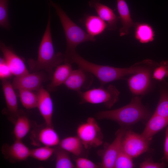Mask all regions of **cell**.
I'll return each instance as SVG.
<instances>
[{
  "mask_svg": "<svg viewBox=\"0 0 168 168\" xmlns=\"http://www.w3.org/2000/svg\"><path fill=\"white\" fill-rule=\"evenodd\" d=\"M168 126V118L154 113L141 134L146 138L152 140L154 135Z\"/></svg>",
  "mask_w": 168,
  "mask_h": 168,
  "instance_id": "ffe728a7",
  "label": "cell"
},
{
  "mask_svg": "<svg viewBox=\"0 0 168 168\" xmlns=\"http://www.w3.org/2000/svg\"><path fill=\"white\" fill-rule=\"evenodd\" d=\"M58 145L68 152L77 156L82 155L84 148L77 136L65 137L60 141Z\"/></svg>",
  "mask_w": 168,
  "mask_h": 168,
  "instance_id": "603a6c76",
  "label": "cell"
},
{
  "mask_svg": "<svg viewBox=\"0 0 168 168\" xmlns=\"http://www.w3.org/2000/svg\"><path fill=\"white\" fill-rule=\"evenodd\" d=\"M18 90L20 100L23 107L27 110L37 107L38 97L37 93L28 90Z\"/></svg>",
  "mask_w": 168,
  "mask_h": 168,
  "instance_id": "484cf974",
  "label": "cell"
},
{
  "mask_svg": "<svg viewBox=\"0 0 168 168\" xmlns=\"http://www.w3.org/2000/svg\"><path fill=\"white\" fill-rule=\"evenodd\" d=\"M157 64L154 62L133 74L128 78V83L129 88L133 94L139 95L146 92L150 84L152 69Z\"/></svg>",
  "mask_w": 168,
  "mask_h": 168,
  "instance_id": "9c48e42d",
  "label": "cell"
},
{
  "mask_svg": "<svg viewBox=\"0 0 168 168\" xmlns=\"http://www.w3.org/2000/svg\"><path fill=\"white\" fill-rule=\"evenodd\" d=\"M164 158L168 164V126L167 127L165 132V138L164 144Z\"/></svg>",
  "mask_w": 168,
  "mask_h": 168,
  "instance_id": "e575fe53",
  "label": "cell"
},
{
  "mask_svg": "<svg viewBox=\"0 0 168 168\" xmlns=\"http://www.w3.org/2000/svg\"><path fill=\"white\" fill-rule=\"evenodd\" d=\"M165 166L166 164L164 162H155L150 159L145 160L139 165L141 168H163Z\"/></svg>",
  "mask_w": 168,
  "mask_h": 168,
  "instance_id": "836d02e7",
  "label": "cell"
},
{
  "mask_svg": "<svg viewBox=\"0 0 168 168\" xmlns=\"http://www.w3.org/2000/svg\"><path fill=\"white\" fill-rule=\"evenodd\" d=\"M168 119V92L162 90L160 93L159 101L154 113Z\"/></svg>",
  "mask_w": 168,
  "mask_h": 168,
  "instance_id": "83f0119b",
  "label": "cell"
},
{
  "mask_svg": "<svg viewBox=\"0 0 168 168\" xmlns=\"http://www.w3.org/2000/svg\"><path fill=\"white\" fill-rule=\"evenodd\" d=\"M77 133L86 149L96 147L103 143L101 129L94 117H88L86 122L79 125Z\"/></svg>",
  "mask_w": 168,
  "mask_h": 168,
  "instance_id": "8992f818",
  "label": "cell"
},
{
  "mask_svg": "<svg viewBox=\"0 0 168 168\" xmlns=\"http://www.w3.org/2000/svg\"><path fill=\"white\" fill-rule=\"evenodd\" d=\"M0 49L12 75L18 77L29 72L23 59L11 48L1 41Z\"/></svg>",
  "mask_w": 168,
  "mask_h": 168,
  "instance_id": "30bf717a",
  "label": "cell"
},
{
  "mask_svg": "<svg viewBox=\"0 0 168 168\" xmlns=\"http://www.w3.org/2000/svg\"><path fill=\"white\" fill-rule=\"evenodd\" d=\"M151 140L129 130L122 138L121 149L132 158L137 157L148 150Z\"/></svg>",
  "mask_w": 168,
  "mask_h": 168,
  "instance_id": "52a82bcc",
  "label": "cell"
},
{
  "mask_svg": "<svg viewBox=\"0 0 168 168\" xmlns=\"http://www.w3.org/2000/svg\"><path fill=\"white\" fill-rule=\"evenodd\" d=\"M54 147L43 146L30 149V157L40 161L49 159L54 154Z\"/></svg>",
  "mask_w": 168,
  "mask_h": 168,
  "instance_id": "4316f807",
  "label": "cell"
},
{
  "mask_svg": "<svg viewBox=\"0 0 168 168\" xmlns=\"http://www.w3.org/2000/svg\"><path fill=\"white\" fill-rule=\"evenodd\" d=\"M150 115L148 110L142 103L141 98L136 96L127 105L113 110L97 112L96 117L99 119L110 120L125 127L147 119Z\"/></svg>",
  "mask_w": 168,
  "mask_h": 168,
  "instance_id": "3957f363",
  "label": "cell"
},
{
  "mask_svg": "<svg viewBox=\"0 0 168 168\" xmlns=\"http://www.w3.org/2000/svg\"><path fill=\"white\" fill-rule=\"evenodd\" d=\"M84 24L87 33L94 37L102 33L107 26V24L98 16L94 15H86Z\"/></svg>",
  "mask_w": 168,
  "mask_h": 168,
  "instance_id": "44dd1931",
  "label": "cell"
},
{
  "mask_svg": "<svg viewBox=\"0 0 168 168\" xmlns=\"http://www.w3.org/2000/svg\"><path fill=\"white\" fill-rule=\"evenodd\" d=\"M37 105L40 114L47 124L53 126L52 118L54 111L53 102L49 91L42 86L37 92Z\"/></svg>",
  "mask_w": 168,
  "mask_h": 168,
  "instance_id": "9a60e30c",
  "label": "cell"
},
{
  "mask_svg": "<svg viewBox=\"0 0 168 168\" xmlns=\"http://www.w3.org/2000/svg\"><path fill=\"white\" fill-rule=\"evenodd\" d=\"M1 81L3 95L9 115V119L14 123L19 111L15 89L12 83L7 79H3Z\"/></svg>",
  "mask_w": 168,
  "mask_h": 168,
  "instance_id": "2e32d148",
  "label": "cell"
},
{
  "mask_svg": "<svg viewBox=\"0 0 168 168\" xmlns=\"http://www.w3.org/2000/svg\"><path fill=\"white\" fill-rule=\"evenodd\" d=\"M89 5L94 8L98 16L107 24V29L114 30L117 29L119 17L115 14L111 8L101 3L100 0H90Z\"/></svg>",
  "mask_w": 168,
  "mask_h": 168,
  "instance_id": "e0dca14e",
  "label": "cell"
},
{
  "mask_svg": "<svg viewBox=\"0 0 168 168\" xmlns=\"http://www.w3.org/2000/svg\"><path fill=\"white\" fill-rule=\"evenodd\" d=\"M1 151L5 159L12 163L24 161L30 156V149L22 140H15L10 145L4 144Z\"/></svg>",
  "mask_w": 168,
  "mask_h": 168,
  "instance_id": "7c38bea8",
  "label": "cell"
},
{
  "mask_svg": "<svg viewBox=\"0 0 168 168\" xmlns=\"http://www.w3.org/2000/svg\"><path fill=\"white\" fill-rule=\"evenodd\" d=\"M80 104H103L108 109L111 108L118 100L120 92L114 85H110L107 88L100 86L85 91L77 92Z\"/></svg>",
  "mask_w": 168,
  "mask_h": 168,
  "instance_id": "5b68a950",
  "label": "cell"
},
{
  "mask_svg": "<svg viewBox=\"0 0 168 168\" xmlns=\"http://www.w3.org/2000/svg\"><path fill=\"white\" fill-rule=\"evenodd\" d=\"M12 75L5 60L3 57L0 58V78L1 80L7 79Z\"/></svg>",
  "mask_w": 168,
  "mask_h": 168,
  "instance_id": "d6a6232c",
  "label": "cell"
},
{
  "mask_svg": "<svg viewBox=\"0 0 168 168\" xmlns=\"http://www.w3.org/2000/svg\"><path fill=\"white\" fill-rule=\"evenodd\" d=\"M68 62L71 64H76L79 68L94 75L99 81L101 86L110 82L124 79L126 77L133 75L142 69L147 65L145 61L143 60L127 68L100 65L86 60L76 51L70 55Z\"/></svg>",
  "mask_w": 168,
  "mask_h": 168,
  "instance_id": "6da1fadb",
  "label": "cell"
},
{
  "mask_svg": "<svg viewBox=\"0 0 168 168\" xmlns=\"http://www.w3.org/2000/svg\"><path fill=\"white\" fill-rule=\"evenodd\" d=\"M14 124L13 133L15 139L22 140L30 130V121L27 116L19 111Z\"/></svg>",
  "mask_w": 168,
  "mask_h": 168,
  "instance_id": "7402d4cb",
  "label": "cell"
},
{
  "mask_svg": "<svg viewBox=\"0 0 168 168\" xmlns=\"http://www.w3.org/2000/svg\"><path fill=\"white\" fill-rule=\"evenodd\" d=\"M46 79L45 75L43 72H35L15 77L12 83L15 89L38 91Z\"/></svg>",
  "mask_w": 168,
  "mask_h": 168,
  "instance_id": "8fae6325",
  "label": "cell"
},
{
  "mask_svg": "<svg viewBox=\"0 0 168 168\" xmlns=\"http://www.w3.org/2000/svg\"><path fill=\"white\" fill-rule=\"evenodd\" d=\"M9 2V0H0V26L7 30L10 28L8 13Z\"/></svg>",
  "mask_w": 168,
  "mask_h": 168,
  "instance_id": "f1b7e54d",
  "label": "cell"
},
{
  "mask_svg": "<svg viewBox=\"0 0 168 168\" xmlns=\"http://www.w3.org/2000/svg\"><path fill=\"white\" fill-rule=\"evenodd\" d=\"M75 161L76 167L77 168H97L100 167L91 160L84 157H78L75 160Z\"/></svg>",
  "mask_w": 168,
  "mask_h": 168,
  "instance_id": "1f68e13d",
  "label": "cell"
},
{
  "mask_svg": "<svg viewBox=\"0 0 168 168\" xmlns=\"http://www.w3.org/2000/svg\"><path fill=\"white\" fill-rule=\"evenodd\" d=\"M31 144L34 146L41 145L54 147L59 145V136L53 126L44 124L36 126L31 133Z\"/></svg>",
  "mask_w": 168,
  "mask_h": 168,
  "instance_id": "ba28073f",
  "label": "cell"
},
{
  "mask_svg": "<svg viewBox=\"0 0 168 168\" xmlns=\"http://www.w3.org/2000/svg\"><path fill=\"white\" fill-rule=\"evenodd\" d=\"M48 4V22L39 46L37 58L36 60L29 59L27 62L31 71L35 72L44 70L48 73L49 79H50L54 68L64 63V54L60 52L55 53L54 52L51 28V6L49 2Z\"/></svg>",
  "mask_w": 168,
  "mask_h": 168,
  "instance_id": "7a4b0ae2",
  "label": "cell"
},
{
  "mask_svg": "<svg viewBox=\"0 0 168 168\" xmlns=\"http://www.w3.org/2000/svg\"><path fill=\"white\" fill-rule=\"evenodd\" d=\"M51 6L55 9L63 28L66 42V48L64 54V59L76 51L77 47L86 41L95 42L94 36L86 33L72 21L63 10L60 6L48 0Z\"/></svg>",
  "mask_w": 168,
  "mask_h": 168,
  "instance_id": "277c9868",
  "label": "cell"
},
{
  "mask_svg": "<svg viewBox=\"0 0 168 168\" xmlns=\"http://www.w3.org/2000/svg\"><path fill=\"white\" fill-rule=\"evenodd\" d=\"M126 130L125 127L118 130L113 142L105 147L102 155L101 167L114 168L115 161L121 149L122 138Z\"/></svg>",
  "mask_w": 168,
  "mask_h": 168,
  "instance_id": "4fadbf2b",
  "label": "cell"
},
{
  "mask_svg": "<svg viewBox=\"0 0 168 168\" xmlns=\"http://www.w3.org/2000/svg\"><path fill=\"white\" fill-rule=\"evenodd\" d=\"M168 77V61L164 60L158 64L154 70L152 77L156 80L161 81Z\"/></svg>",
  "mask_w": 168,
  "mask_h": 168,
  "instance_id": "4dcf8cb0",
  "label": "cell"
},
{
  "mask_svg": "<svg viewBox=\"0 0 168 168\" xmlns=\"http://www.w3.org/2000/svg\"><path fill=\"white\" fill-rule=\"evenodd\" d=\"M93 80L92 74L79 68L72 70L64 84L68 89L78 92L82 88H88Z\"/></svg>",
  "mask_w": 168,
  "mask_h": 168,
  "instance_id": "5bb4252c",
  "label": "cell"
},
{
  "mask_svg": "<svg viewBox=\"0 0 168 168\" xmlns=\"http://www.w3.org/2000/svg\"><path fill=\"white\" fill-rule=\"evenodd\" d=\"M135 26V38L140 43H147L153 40L155 33L151 26L145 23H136Z\"/></svg>",
  "mask_w": 168,
  "mask_h": 168,
  "instance_id": "cb8c5ba5",
  "label": "cell"
},
{
  "mask_svg": "<svg viewBox=\"0 0 168 168\" xmlns=\"http://www.w3.org/2000/svg\"><path fill=\"white\" fill-rule=\"evenodd\" d=\"M56 168H73L76 166L72 162L69 152L59 146L54 147Z\"/></svg>",
  "mask_w": 168,
  "mask_h": 168,
  "instance_id": "d4e9b609",
  "label": "cell"
},
{
  "mask_svg": "<svg viewBox=\"0 0 168 168\" xmlns=\"http://www.w3.org/2000/svg\"><path fill=\"white\" fill-rule=\"evenodd\" d=\"M117 9L119 15L122 27L119 29L120 36L128 35L130 28L135 26L131 18L129 8L126 0H116Z\"/></svg>",
  "mask_w": 168,
  "mask_h": 168,
  "instance_id": "d6986e66",
  "label": "cell"
},
{
  "mask_svg": "<svg viewBox=\"0 0 168 168\" xmlns=\"http://www.w3.org/2000/svg\"><path fill=\"white\" fill-rule=\"evenodd\" d=\"M72 70L70 63H64L58 66L54 71L50 82L47 86L48 90L54 91L58 86L64 84Z\"/></svg>",
  "mask_w": 168,
  "mask_h": 168,
  "instance_id": "ac0fdd59",
  "label": "cell"
},
{
  "mask_svg": "<svg viewBox=\"0 0 168 168\" xmlns=\"http://www.w3.org/2000/svg\"><path fill=\"white\" fill-rule=\"evenodd\" d=\"M132 158L121 149L117 157L114 168H131L133 167Z\"/></svg>",
  "mask_w": 168,
  "mask_h": 168,
  "instance_id": "f546056e",
  "label": "cell"
}]
</instances>
